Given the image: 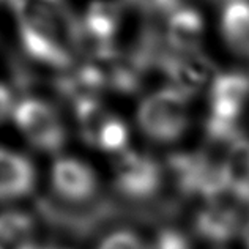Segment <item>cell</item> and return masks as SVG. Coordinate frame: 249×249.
I'll return each instance as SVG.
<instances>
[{"instance_id": "obj_1", "label": "cell", "mask_w": 249, "mask_h": 249, "mask_svg": "<svg viewBox=\"0 0 249 249\" xmlns=\"http://www.w3.org/2000/svg\"><path fill=\"white\" fill-rule=\"evenodd\" d=\"M136 119L148 139L172 143L188 129L189 96L175 87L155 90L141 101Z\"/></svg>"}, {"instance_id": "obj_2", "label": "cell", "mask_w": 249, "mask_h": 249, "mask_svg": "<svg viewBox=\"0 0 249 249\" xmlns=\"http://www.w3.org/2000/svg\"><path fill=\"white\" fill-rule=\"evenodd\" d=\"M21 41L35 60L52 67H67L71 54L65 43L63 27L49 5H35L21 10Z\"/></svg>"}, {"instance_id": "obj_3", "label": "cell", "mask_w": 249, "mask_h": 249, "mask_svg": "<svg viewBox=\"0 0 249 249\" xmlns=\"http://www.w3.org/2000/svg\"><path fill=\"white\" fill-rule=\"evenodd\" d=\"M249 98V77L241 73L216 74L210 85L208 133L214 141L233 142L235 122Z\"/></svg>"}, {"instance_id": "obj_4", "label": "cell", "mask_w": 249, "mask_h": 249, "mask_svg": "<svg viewBox=\"0 0 249 249\" xmlns=\"http://www.w3.org/2000/svg\"><path fill=\"white\" fill-rule=\"evenodd\" d=\"M15 122L25 139L35 148L46 153H55L65 143V128L57 110L38 98H25L11 110Z\"/></svg>"}, {"instance_id": "obj_5", "label": "cell", "mask_w": 249, "mask_h": 249, "mask_svg": "<svg viewBox=\"0 0 249 249\" xmlns=\"http://www.w3.org/2000/svg\"><path fill=\"white\" fill-rule=\"evenodd\" d=\"M77 120L85 142L107 153L126 152L128 126L120 117L107 112L93 100H84L77 106Z\"/></svg>"}, {"instance_id": "obj_6", "label": "cell", "mask_w": 249, "mask_h": 249, "mask_svg": "<svg viewBox=\"0 0 249 249\" xmlns=\"http://www.w3.org/2000/svg\"><path fill=\"white\" fill-rule=\"evenodd\" d=\"M114 177L117 189L128 199H150L161 186L158 162L152 156L131 150L120 153L114 167Z\"/></svg>"}, {"instance_id": "obj_7", "label": "cell", "mask_w": 249, "mask_h": 249, "mask_svg": "<svg viewBox=\"0 0 249 249\" xmlns=\"http://www.w3.org/2000/svg\"><path fill=\"white\" fill-rule=\"evenodd\" d=\"M51 186L57 196L68 202H85L98 189L95 170L74 156H60L51 169Z\"/></svg>"}, {"instance_id": "obj_8", "label": "cell", "mask_w": 249, "mask_h": 249, "mask_svg": "<svg viewBox=\"0 0 249 249\" xmlns=\"http://www.w3.org/2000/svg\"><path fill=\"white\" fill-rule=\"evenodd\" d=\"M169 76L177 90L191 96L199 93L207 85H212L216 71L214 65L200 51L177 52V55L169 62Z\"/></svg>"}, {"instance_id": "obj_9", "label": "cell", "mask_w": 249, "mask_h": 249, "mask_svg": "<svg viewBox=\"0 0 249 249\" xmlns=\"http://www.w3.org/2000/svg\"><path fill=\"white\" fill-rule=\"evenodd\" d=\"M36 174L32 161L22 153L3 148L0 153V194L5 200L29 196L35 188Z\"/></svg>"}, {"instance_id": "obj_10", "label": "cell", "mask_w": 249, "mask_h": 249, "mask_svg": "<svg viewBox=\"0 0 249 249\" xmlns=\"http://www.w3.org/2000/svg\"><path fill=\"white\" fill-rule=\"evenodd\" d=\"M204 34V18L200 16L197 10L178 6L172 15H169L166 36L170 48L175 52L199 51Z\"/></svg>"}, {"instance_id": "obj_11", "label": "cell", "mask_w": 249, "mask_h": 249, "mask_svg": "<svg viewBox=\"0 0 249 249\" xmlns=\"http://www.w3.org/2000/svg\"><path fill=\"white\" fill-rule=\"evenodd\" d=\"M240 226L238 213L222 202H210V207L202 210L196 219V231L212 243H226L232 240L240 231Z\"/></svg>"}, {"instance_id": "obj_12", "label": "cell", "mask_w": 249, "mask_h": 249, "mask_svg": "<svg viewBox=\"0 0 249 249\" xmlns=\"http://www.w3.org/2000/svg\"><path fill=\"white\" fill-rule=\"evenodd\" d=\"M221 175L227 193L249 200V139H238L229 143Z\"/></svg>"}, {"instance_id": "obj_13", "label": "cell", "mask_w": 249, "mask_h": 249, "mask_svg": "<svg viewBox=\"0 0 249 249\" xmlns=\"http://www.w3.org/2000/svg\"><path fill=\"white\" fill-rule=\"evenodd\" d=\"M219 27L231 48L240 52L249 51V0H224Z\"/></svg>"}, {"instance_id": "obj_14", "label": "cell", "mask_w": 249, "mask_h": 249, "mask_svg": "<svg viewBox=\"0 0 249 249\" xmlns=\"http://www.w3.org/2000/svg\"><path fill=\"white\" fill-rule=\"evenodd\" d=\"M120 24V8L114 2L96 0L84 16V34L100 44H107Z\"/></svg>"}, {"instance_id": "obj_15", "label": "cell", "mask_w": 249, "mask_h": 249, "mask_svg": "<svg viewBox=\"0 0 249 249\" xmlns=\"http://www.w3.org/2000/svg\"><path fill=\"white\" fill-rule=\"evenodd\" d=\"M96 249H148L137 233L120 229L106 235Z\"/></svg>"}, {"instance_id": "obj_16", "label": "cell", "mask_w": 249, "mask_h": 249, "mask_svg": "<svg viewBox=\"0 0 249 249\" xmlns=\"http://www.w3.org/2000/svg\"><path fill=\"white\" fill-rule=\"evenodd\" d=\"M30 229V221L19 213H5L2 219V237L5 241L24 237Z\"/></svg>"}, {"instance_id": "obj_17", "label": "cell", "mask_w": 249, "mask_h": 249, "mask_svg": "<svg viewBox=\"0 0 249 249\" xmlns=\"http://www.w3.org/2000/svg\"><path fill=\"white\" fill-rule=\"evenodd\" d=\"M153 249H191L189 241L183 233L174 229H166L162 231L155 241Z\"/></svg>"}, {"instance_id": "obj_18", "label": "cell", "mask_w": 249, "mask_h": 249, "mask_svg": "<svg viewBox=\"0 0 249 249\" xmlns=\"http://www.w3.org/2000/svg\"><path fill=\"white\" fill-rule=\"evenodd\" d=\"M133 2L142 10H148L152 13H167V15H172L178 6H181L180 0H133Z\"/></svg>"}, {"instance_id": "obj_19", "label": "cell", "mask_w": 249, "mask_h": 249, "mask_svg": "<svg viewBox=\"0 0 249 249\" xmlns=\"http://www.w3.org/2000/svg\"><path fill=\"white\" fill-rule=\"evenodd\" d=\"M241 238H243L245 248L249 249V219L245 222L243 227H241Z\"/></svg>"}]
</instances>
